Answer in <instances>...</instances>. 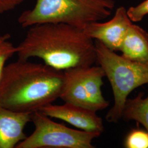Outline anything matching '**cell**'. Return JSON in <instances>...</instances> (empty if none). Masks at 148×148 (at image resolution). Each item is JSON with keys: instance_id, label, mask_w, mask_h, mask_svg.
<instances>
[{"instance_id": "cell-1", "label": "cell", "mask_w": 148, "mask_h": 148, "mask_svg": "<svg viewBox=\"0 0 148 148\" xmlns=\"http://www.w3.org/2000/svg\"><path fill=\"white\" fill-rule=\"evenodd\" d=\"M16 49L18 60L38 58L45 64L62 71L92 66L97 62L93 40L82 29L63 23L29 27Z\"/></svg>"}, {"instance_id": "cell-2", "label": "cell", "mask_w": 148, "mask_h": 148, "mask_svg": "<svg viewBox=\"0 0 148 148\" xmlns=\"http://www.w3.org/2000/svg\"><path fill=\"white\" fill-rule=\"evenodd\" d=\"M63 71L18 60L5 65L0 78V106L33 113L59 98Z\"/></svg>"}, {"instance_id": "cell-3", "label": "cell", "mask_w": 148, "mask_h": 148, "mask_svg": "<svg viewBox=\"0 0 148 148\" xmlns=\"http://www.w3.org/2000/svg\"><path fill=\"white\" fill-rule=\"evenodd\" d=\"M114 0H36L34 6L18 18L24 28L45 23H63L81 29L109 17Z\"/></svg>"}, {"instance_id": "cell-4", "label": "cell", "mask_w": 148, "mask_h": 148, "mask_svg": "<svg viewBox=\"0 0 148 148\" xmlns=\"http://www.w3.org/2000/svg\"><path fill=\"white\" fill-rule=\"evenodd\" d=\"M97 62L104 71L111 85L114 103L106 115V120L117 123L129 95L138 87L148 84V63H142L118 55L102 43L95 40Z\"/></svg>"}, {"instance_id": "cell-5", "label": "cell", "mask_w": 148, "mask_h": 148, "mask_svg": "<svg viewBox=\"0 0 148 148\" xmlns=\"http://www.w3.org/2000/svg\"><path fill=\"white\" fill-rule=\"evenodd\" d=\"M35 130L16 148H94L101 133L78 130L54 121L40 111L32 114Z\"/></svg>"}, {"instance_id": "cell-6", "label": "cell", "mask_w": 148, "mask_h": 148, "mask_svg": "<svg viewBox=\"0 0 148 148\" xmlns=\"http://www.w3.org/2000/svg\"><path fill=\"white\" fill-rule=\"evenodd\" d=\"M63 76L59 98L65 103L97 112L106 109L109 106L101 90L106 75L99 65L66 69L63 70Z\"/></svg>"}, {"instance_id": "cell-7", "label": "cell", "mask_w": 148, "mask_h": 148, "mask_svg": "<svg viewBox=\"0 0 148 148\" xmlns=\"http://www.w3.org/2000/svg\"><path fill=\"white\" fill-rule=\"evenodd\" d=\"M133 23L123 7H119L114 16L106 22H93L86 25L83 30L88 37L102 43L113 51H120L122 43Z\"/></svg>"}, {"instance_id": "cell-8", "label": "cell", "mask_w": 148, "mask_h": 148, "mask_svg": "<svg viewBox=\"0 0 148 148\" xmlns=\"http://www.w3.org/2000/svg\"><path fill=\"white\" fill-rule=\"evenodd\" d=\"M40 111L48 116L62 120L81 130L102 133L104 127L102 119L97 111L74 104H52L43 107Z\"/></svg>"}, {"instance_id": "cell-9", "label": "cell", "mask_w": 148, "mask_h": 148, "mask_svg": "<svg viewBox=\"0 0 148 148\" xmlns=\"http://www.w3.org/2000/svg\"><path fill=\"white\" fill-rule=\"evenodd\" d=\"M32 113L12 111L0 106V148H16L27 136L25 127Z\"/></svg>"}, {"instance_id": "cell-10", "label": "cell", "mask_w": 148, "mask_h": 148, "mask_svg": "<svg viewBox=\"0 0 148 148\" xmlns=\"http://www.w3.org/2000/svg\"><path fill=\"white\" fill-rule=\"evenodd\" d=\"M120 51L125 58L142 63H148V33L133 23L129 27Z\"/></svg>"}, {"instance_id": "cell-11", "label": "cell", "mask_w": 148, "mask_h": 148, "mask_svg": "<svg viewBox=\"0 0 148 148\" xmlns=\"http://www.w3.org/2000/svg\"><path fill=\"white\" fill-rule=\"evenodd\" d=\"M126 121H135L142 124L148 132V96L140 93L132 99H127L122 114Z\"/></svg>"}, {"instance_id": "cell-12", "label": "cell", "mask_w": 148, "mask_h": 148, "mask_svg": "<svg viewBox=\"0 0 148 148\" xmlns=\"http://www.w3.org/2000/svg\"><path fill=\"white\" fill-rule=\"evenodd\" d=\"M9 34L0 33V78L7 62L16 54V46L11 41Z\"/></svg>"}, {"instance_id": "cell-13", "label": "cell", "mask_w": 148, "mask_h": 148, "mask_svg": "<svg viewBox=\"0 0 148 148\" xmlns=\"http://www.w3.org/2000/svg\"><path fill=\"white\" fill-rule=\"evenodd\" d=\"M126 148H148V132L145 130L133 129L125 140Z\"/></svg>"}, {"instance_id": "cell-14", "label": "cell", "mask_w": 148, "mask_h": 148, "mask_svg": "<svg viewBox=\"0 0 148 148\" xmlns=\"http://www.w3.org/2000/svg\"><path fill=\"white\" fill-rule=\"evenodd\" d=\"M127 13L132 23L141 21L148 14V0H145L138 5L129 8Z\"/></svg>"}, {"instance_id": "cell-15", "label": "cell", "mask_w": 148, "mask_h": 148, "mask_svg": "<svg viewBox=\"0 0 148 148\" xmlns=\"http://www.w3.org/2000/svg\"><path fill=\"white\" fill-rule=\"evenodd\" d=\"M25 0H0V14L14 10Z\"/></svg>"}]
</instances>
